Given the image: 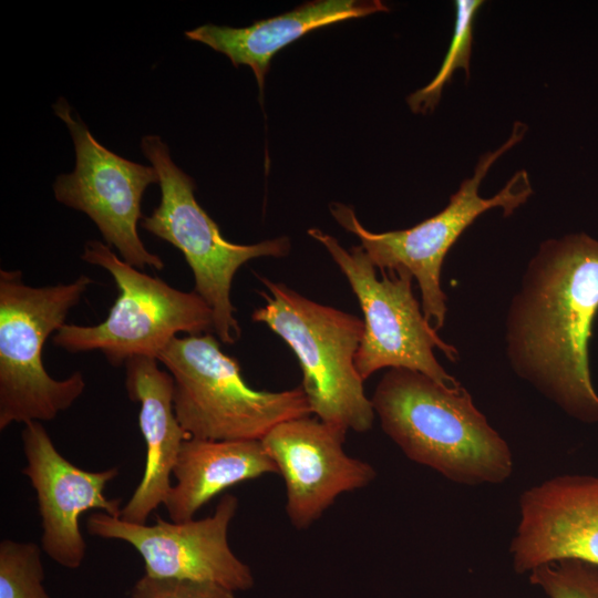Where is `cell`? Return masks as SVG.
I'll use <instances>...</instances> for the list:
<instances>
[{"mask_svg": "<svg viewBox=\"0 0 598 598\" xmlns=\"http://www.w3.org/2000/svg\"><path fill=\"white\" fill-rule=\"evenodd\" d=\"M23 425L21 440L27 465L21 472L37 493L41 548L62 567L76 569L86 555L80 516L91 509L121 515L122 501L110 499L104 493L120 471L117 467L99 472L82 470L56 450L41 422Z\"/></svg>", "mask_w": 598, "mask_h": 598, "instance_id": "obj_13", "label": "cell"}, {"mask_svg": "<svg viewBox=\"0 0 598 598\" xmlns=\"http://www.w3.org/2000/svg\"><path fill=\"white\" fill-rule=\"evenodd\" d=\"M42 548L33 542L0 543V598H51L43 586Z\"/></svg>", "mask_w": 598, "mask_h": 598, "instance_id": "obj_19", "label": "cell"}, {"mask_svg": "<svg viewBox=\"0 0 598 598\" xmlns=\"http://www.w3.org/2000/svg\"><path fill=\"white\" fill-rule=\"evenodd\" d=\"M238 509V498L225 494L214 513L202 519L133 524L96 512L89 516L87 533L130 544L144 561L145 575L213 582L233 591L250 589L254 575L231 550L228 528Z\"/></svg>", "mask_w": 598, "mask_h": 598, "instance_id": "obj_11", "label": "cell"}, {"mask_svg": "<svg viewBox=\"0 0 598 598\" xmlns=\"http://www.w3.org/2000/svg\"><path fill=\"white\" fill-rule=\"evenodd\" d=\"M157 359L135 357L125 363V388L130 400L140 403L138 426L146 445L144 473L120 518L146 524L164 505L179 450L190 437L179 424L173 405L174 382Z\"/></svg>", "mask_w": 598, "mask_h": 598, "instance_id": "obj_15", "label": "cell"}, {"mask_svg": "<svg viewBox=\"0 0 598 598\" xmlns=\"http://www.w3.org/2000/svg\"><path fill=\"white\" fill-rule=\"evenodd\" d=\"M348 430L302 416L274 426L260 441L286 485V513L297 529L313 524L342 493L368 486L377 476L369 463L349 456Z\"/></svg>", "mask_w": 598, "mask_h": 598, "instance_id": "obj_12", "label": "cell"}, {"mask_svg": "<svg viewBox=\"0 0 598 598\" xmlns=\"http://www.w3.org/2000/svg\"><path fill=\"white\" fill-rule=\"evenodd\" d=\"M482 4L483 1L480 0L455 1V28L448 50L435 78L427 85L408 96V104L412 112H432L441 99L443 87L452 79L455 70L464 69L466 76H470L474 19Z\"/></svg>", "mask_w": 598, "mask_h": 598, "instance_id": "obj_18", "label": "cell"}, {"mask_svg": "<svg viewBox=\"0 0 598 598\" xmlns=\"http://www.w3.org/2000/svg\"><path fill=\"white\" fill-rule=\"evenodd\" d=\"M511 543L519 574L567 559L598 568V476L560 475L520 495Z\"/></svg>", "mask_w": 598, "mask_h": 598, "instance_id": "obj_14", "label": "cell"}, {"mask_svg": "<svg viewBox=\"0 0 598 598\" xmlns=\"http://www.w3.org/2000/svg\"><path fill=\"white\" fill-rule=\"evenodd\" d=\"M269 295L252 312L296 354L302 371L301 388L312 414L346 430H371L374 410L355 368L364 323L359 317L312 301L281 282L260 277Z\"/></svg>", "mask_w": 598, "mask_h": 598, "instance_id": "obj_4", "label": "cell"}, {"mask_svg": "<svg viewBox=\"0 0 598 598\" xmlns=\"http://www.w3.org/2000/svg\"><path fill=\"white\" fill-rule=\"evenodd\" d=\"M128 598H235V591L213 582L144 574L132 587Z\"/></svg>", "mask_w": 598, "mask_h": 598, "instance_id": "obj_21", "label": "cell"}, {"mask_svg": "<svg viewBox=\"0 0 598 598\" xmlns=\"http://www.w3.org/2000/svg\"><path fill=\"white\" fill-rule=\"evenodd\" d=\"M527 126L515 122L509 137L497 150L483 154L473 175L462 182L439 214L402 230L372 233L364 228L352 207L332 203L334 219L361 241V247L380 271L406 270L417 281L422 311L437 331L446 317V295L441 287L444 258L463 231L484 212L499 207L508 217L532 195L526 171H519L493 197L480 195V186L492 165L519 143Z\"/></svg>", "mask_w": 598, "mask_h": 598, "instance_id": "obj_6", "label": "cell"}, {"mask_svg": "<svg viewBox=\"0 0 598 598\" xmlns=\"http://www.w3.org/2000/svg\"><path fill=\"white\" fill-rule=\"evenodd\" d=\"M92 282L81 275L68 283L31 287L20 270H0V430L51 421L84 392L79 371L53 379L43 365L42 350Z\"/></svg>", "mask_w": 598, "mask_h": 598, "instance_id": "obj_3", "label": "cell"}, {"mask_svg": "<svg viewBox=\"0 0 598 598\" xmlns=\"http://www.w3.org/2000/svg\"><path fill=\"white\" fill-rule=\"evenodd\" d=\"M82 259L109 271L118 295L104 321L65 323L55 332L54 346L71 353L100 351L118 367L135 357L157 359L177 333L214 332L213 311L195 290H178L137 270L95 239L85 244Z\"/></svg>", "mask_w": 598, "mask_h": 598, "instance_id": "obj_7", "label": "cell"}, {"mask_svg": "<svg viewBox=\"0 0 598 598\" xmlns=\"http://www.w3.org/2000/svg\"><path fill=\"white\" fill-rule=\"evenodd\" d=\"M384 433L411 461L461 484H497L513 472L505 440L461 384L389 369L371 399Z\"/></svg>", "mask_w": 598, "mask_h": 598, "instance_id": "obj_2", "label": "cell"}, {"mask_svg": "<svg viewBox=\"0 0 598 598\" xmlns=\"http://www.w3.org/2000/svg\"><path fill=\"white\" fill-rule=\"evenodd\" d=\"M141 148L156 169L161 187L159 205L143 217L141 226L183 252L195 291L213 311L214 332L220 342L233 344L241 333L230 300L235 274L250 259L288 255L290 240L283 236L254 245L228 241L197 203L194 179L174 163L167 144L157 135H145Z\"/></svg>", "mask_w": 598, "mask_h": 598, "instance_id": "obj_8", "label": "cell"}, {"mask_svg": "<svg viewBox=\"0 0 598 598\" xmlns=\"http://www.w3.org/2000/svg\"><path fill=\"white\" fill-rule=\"evenodd\" d=\"M308 234L328 250L363 312L364 331L354 360L361 379L384 368H402L448 386L458 385L437 362L434 349L453 362L458 351L443 341L425 318L412 290L413 276L406 270L381 271L379 279L377 267L361 246L347 250L320 229L311 228Z\"/></svg>", "mask_w": 598, "mask_h": 598, "instance_id": "obj_9", "label": "cell"}, {"mask_svg": "<svg viewBox=\"0 0 598 598\" xmlns=\"http://www.w3.org/2000/svg\"><path fill=\"white\" fill-rule=\"evenodd\" d=\"M529 574L532 585L549 598H598V568L567 559L539 566Z\"/></svg>", "mask_w": 598, "mask_h": 598, "instance_id": "obj_20", "label": "cell"}, {"mask_svg": "<svg viewBox=\"0 0 598 598\" xmlns=\"http://www.w3.org/2000/svg\"><path fill=\"white\" fill-rule=\"evenodd\" d=\"M53 110L69 128L75 150L74 171L59 175L53 184L55 199L86 214L107 246L115 247L126 264L163 269L162 258L145 248L137 233L144 217L143 194L148 185L159 183L156 169L101 145L63 97L53 104Z\"/></svg>", "mask_w": 598, "mask_h": 598, "instance_id": "obj_10", "label": "cell"}, {"mask_svg": "<svg viewBox=\"0 0 598 598\" xmlns=\"http://www.w3.org/2000/svg\"><path fill=\"white\" fill-rule=\"evenodd\" d=\"M157 360L173 378L174 411L190 437L261 440L277 424L312 414L301 386L280 392L249 386L238 361L212 333L175 337Z\"/></svg>", "mask_w": 598, "mask_h": 598, "instance_id": "obj_5", "label": "cell"}, {"mask_svg": "<svg viewBox=\"0 0 598 598\" xmlns=\"http://www.w3.org/2000/svg\"><path fill=\"white\" fill-rule=\"evenodd\" d=\"M270 473L278 468L260 440L188 437L174 465L176 483L164 506L172 522H187L223 491Z\"/></svg>", "mask_w": 598, "mask_h": 598, "instance_id": "obj_17", "label": "cell"}, {"mask_svg": "<svg viewBox=\"0 0 598 598\" xmlns=\"http://www.w3.org/2000/svg\"><path fill=\"white\" fill-rule=\"evenodd\" d=\"M386 11L389 8L380 0H321L245 28L207 23L185 35L227 55L236 68L248 65L261 95L270 61L279 50L315 29Z\"/></svg>", "mask_w": 598, "mask_h": 598, "instance_id": "obj_16", "label": "cell"}, {"mask_svg": "<svg viewBox=\"0 0 598 598\" xmlns=\"http://www.w3.org/2000/svg\"><path fill=\"white\" fill-rule=\"evenodd\" d=\"M598 315V239L569 234L540 244L505 326L513 370L568 415L598 422L589 341Z\"/></svg>", "mask_w": 598, "mask_h": 598, "instance_id": "obj_1", "label": "cell"}]
</instances>
